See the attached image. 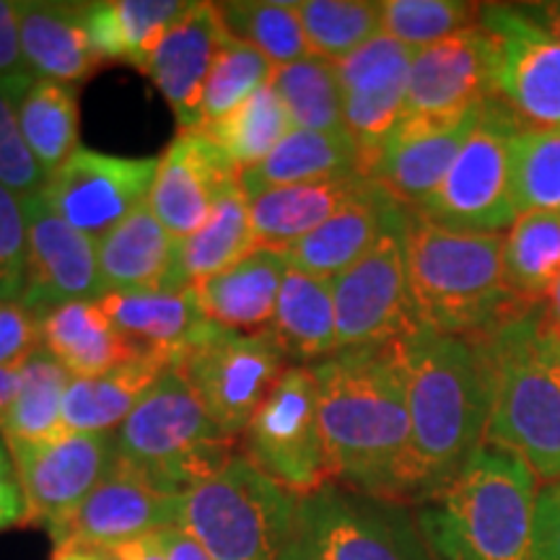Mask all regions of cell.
Here are the masks:
<instances>
[{"mask_svg": "<svg viewBox=\"0 0 560 560\" xmlns=\"http://www.w3.org/2000/svg\"><path fill=\"white\" fill-rule=\"evenodd\" d=\"M21 50L34 81L73 86L86 81L100 62L91 55L83 30V3L24 0L21 3Z\"/></svg>", "mask_w": 560, "mask_h": 560, "instance_id": "obj_28", "label": "cell"}, {"mask_svg": "<svg viewBox=\"0 0 560 560\" xmlns=\"http://www.w3.org/2000/svg\"><path fill=\"white\" fill-rule=\"evenodd\" d=\"M412 55L416 50L392 39L389 34H376L361 50L335 62L342 125L359 145L366 174L384 138L405 117Z\"/></svg>", "mask_w": 560, "mask_h": 560, "instance_id": "obj_17", "label": "cell"}, {"mask_svg": "<svg viewBox=\"0 0 560 560\" xmlns=\"http://www.w3.org/2000/svg\"><path fill=\"white\" fill-rule=\"evenodd\" d=\"M532 558L560 560V480L537 488Z\"/></svg>", "mask_w": 560, "mask_h": 560, "instance_id": "obj_48", "label": "cell"}, {"mask_svg": "<svg viewBox=\"0 0 560 560\" xmlns=\"http://www.w3.org/2000/svg\"><path fill=\"white\" fill-rule=\"evenodd\" d=\"M37 350L39 314L21 299H0V369H21Z\"/></svg>", "mask_w": 560, "mask_h": 560, "instance_id": "obj_47", "label": "cell"}, {"mask_svg": "<svg viewBox=\"0 0 560 560\" xmlns=\"http://www.w3.org/2000/svg\"><path fill=\"white\" fill-rule=\"evenodd\" d=\"M26 240V285L21 301L42 314L66 301H102L107 296L100 270L96 242L62 221L47 206L42 192L24 198Z\"/></svg>", "mask_w": 560, "mask_h": 560, "instance_id": "obj_18", "label": "cell"}, {"mask_svg": "<svg viewBox=\"0 0 560 560\" xmlns=\"http://www.w3.org/2000/svg\"><path fill=\"white\" fill-rule=\"evenodd\" d=\"M177 495H164L115 462L112 472L55 532V548H122L174 527Z\"/></svg>", "mask_w": 560, "mask_h": 560, "instance_id": "obj_20", "label": "cell"}, {"mask_svg": "<svg viewBox=\"0 0 560 560\" xmlns=\"http://www.w3.org/2000/svg\"><path fill=\"white\" fill-rule=\"evenodd\" d=\"M495 96V39L480 24L412 55L405 115H452Z\"/></svg>", "mask_w": 560, "mask_h": 560, "instance_id": "obj_21", "label": "cell"}, {"mask_svg": "<svg viewBox=\"0 0 560 560\" xmlns=\"http://www.w3.org/2000/svg\"><path fill=\"white\" fill-rule=\"evenodd\" d=\"M369 185L371 177L366 174H350V177L272 187L252 195L249 215L257 247L289 252L293 244L330 221L350 200L359 198Z\"/></svg>", "mask_w": 560, "mask_h": 560, "instance_id": "obj_26", "label": "cell"}, {"mask_svg": "<svg viewBox=\"0 0 560 560\" xmlns=\"http://www.w3.org/2000/svg\"><path fill=\"white\" fill-rule=\"evenodd\" d=\"M172 369L198 397L208 418L226 436L242 441L249 420L289 366L270 330L234 332L210 325Z\"/></svg>", "mask_w": 560, "mask_h": 560, "instance_id": "obj_9", "label": "cell"}, {"mask_svg": "<svg viewBox=\"0 0 560 560\" xmlns=\"http://www.w3.org/2000/svg\"><path fill=\"white\" fill-rule=\"evenodd\" d=\"M482 104L452 115H405L371 159L369 177L416 213L446 177Z\"/></svg>", "mask_w": 560, "mask_h": 560, "instance_id": "obj_16", "label": "cell"}, {"mask_svg": "<svg viewBox=\"0 0 560 560\" xmlns=\"http://www.w3.org/2000/svg\"><path fill=\"white\" fill-rule=\"evenodd\" d=\"M223 24L215 3H187L140 73L151 79L177 117L179 130L200 125L202 91L213 66Z\"/></svg>", "mask_w": 560, "mask_h": 560, "instance_id": "obj_22", "label": "cell"}, {"mask_svg": "<svg viewBox=\"0 0 560 560\" xmlns=\"http://www.w3.org/2000/svg\"><path fill=\"white\" fill-rule=\"evenodd\" d=\"M159 540L164 545L166 560H215L198 540H195V537H190L179 527L161 529Z\"/></svg>", "mask_w": 560, "mask_h": 560, "instance_id": "obj_51", "label": "cell"}, {"mask_svg": "<svg viewBox=\"0 0 560 560\" xmlns=\"http://www.w3.org/2000/svg\"><path fill=\"white\" fill-rule=\"evenodd\" d=\"M478 24L495 39V96L529 128H560V39L520 5H480Z\"/></svg>", "mask_w": 560, "mask_h": 560, "instance_id": "obj_14", "label": "cell"}, {"mask_svg": "<svg viewBox=\"0 0 560 560\" xmlns=\"http://www.w3.org/2000/svg\"><path fill=\"white\" fill-rule=\"evenodd\" d=\"M516 206L560 213V128L522 125L516 138Z\"/></svg>", "mask_w": 560, "mask_h": 560, "instance_id": "obj_44", "label": "cell"}, {"mask_svg": "<svg viewBox=\"0 0 560 560\" xmlns=\"http://www.w3.org/2000/svg\"><path fill=\"white\" fill-rule=\"evenodd\" d=\"M380 11L382 34L418 52L475 26L480 5L462 0H382Z\"/></svg>", "mask_w": 560, "mask_h": 560, "instance_id": "obj_43", "label": "cell"}, {"mask_svg": "<svg viewBox=\"0 0 560 560\" xmlns=\"http://www.w3.org/2000/svg\"><path fill=\"white\" fill-rule=\"evenodd\" d=\"M408 213V208H402L382 185L371 179L359 198L350 200L330 221L293 244L285 257L291 268L332 280L374 249L384 234L405 226Z\"/></svg>", "mask_w": 560, "mask_h": 560, "instance_id": "obj_23", "label": "cell"}, {"mask_svg": "<svg viewBox=\"0 0 560 560\" xmlns=\"http://www.w3.org/2000/svg\"><path fill=\"white\" fill-rule=\"evenodd\" d=\"M170 369L172 361L166 355L138 353L94 380H70L62 425L75 433H115Z\"/></svg>", "mask_w": 560, "mask_h": 560, "instance_id": "obj_31", "label": "cell"}, {"mask_svg": "<svg viewBox=\"0 0 560 560\" xmlns=\"http://www.w3.org/2000/svg\"><path fill=\"white\" fill-rule=\"evenodd\" d=\"M96 560H128L122 548H104V550H94Z\"/></svg>", "mask_w": 560, "mask_h": 560, "instance_id": "obj_58", "label": "cell"}, {"mask_svg": "<svg viewBox=\"0 0 560 560\" xmlns=\"http://www.w3.org/2000/svg\"><path fill=\"white\" fill-rule=\"evenodd\" d=\"M26 240L24 198L0 185V299H21L26 285Z\"/></svg>", "mask_w": 560, "mask_h": 560, "instance_id": "obj_46", "label": "cell"}, {"mask_svg": "<svg viewBox=\"0 0 560 560\" xmlns=\"http://www.w3.org/2000/svg\"><path fill=\"white\" fill-rule=\"evenodd\" d=\"M242 179L226 153L202 130H179L159 156L149 208L174 240L192 236L215 202Z\"/></svg>", "mask_w": 560, "mask_h": 560, "instance_id": "obj_19", "label": "cell"}, {"mask_svg": "<svg viewBox=\"0 0 560 560\" xmlns=\"http://www.w3.org/2000/svg\"><path fill=\"white\" fill-rule=\"evenodd\" d=\"M272 75H276V66L262 52H257L247 42L231 37L223 30L219 50H215L213 66H210L208 73L206 91H202L198 128L223 120L236 107H242L249 96L270 86Z\"/></svg>", "mask_w": 560, "mask_h": 560, "instance_id": "obj_42", "label": "cell"}, {"mask_svg": "<svg viewBox=\"0 0 560 560\" xmlns=\"http://www.w3.org/2000/svg\"><path fill=\"white\" fill-rule=\"evenodd\" d=\"M9 450H5V444H0V462H9Z\"/></svg>", "mask_w": 560, "mask_h": 560, "instance_id": "obj_59", "label": "cell"}, {"mask_svg": "<svg viewBox=\"0 0 560 560\" xmlns=\"http://www.w3.org/2000/svg\"><path fill=\"white\" fill-rule=\"evenodd\" d=\"M100 304L117 330L143 353L166 355L172 363L213 325L202 314L195 289L115 291Z\"/></svg>", "mask_w": 560, "mask_h": 560, "instance_id": "obj_24", "label": "cell"}, {"mask_svg": "<svg viewBox=\"0 0 560 560\" xmlns=\"http://www.w3.org/2000/svg\"><path fill=\"white\" fill-rule=\"evenodd\" d=\"M402 247L410 299L425 330L478 338L529 306L506 285L503 234L450 229L410 213Z\"/></svg>", "mask_w": 560, "mask_h": 560, "instance_id": "obj_3", "label": "cell"}, {"mask_svg": "<svg viewBox=\"0 0 560 560\" xmlns=\"http://www.w3.org/2000/svg\"><path fill=\"white\" fill-rule=\"evenodd\" d=\"M537 488L516 454L482 444L459 478L416 511L433 560H535Z\"/></svg>", "mask_w": 560, "mask_h": 560, "instance_id": "obj_5", "label": "cell"}, {"mask_svg": "<svg viewBox=\"0 0 560 560\" xmlns=\"http://www.w3.org/2000/svg\"><path fill=\"white\" fill-rule=\"evenodd\" d=\"M493 366L486 444L516 454L540 486L560 480V342L540 301L482 335Z\"/></svg>", "mask_w": 560, "mask_h": 560, "instance_id": "obj_4", "label": "cell"}, {"mask_svg": "<svg viewBox=\"0 0 560 560\" xmlns=\"http://www.w3.org/2000/svg\"><path fill=\"white\" fill-rule=\"evenodd\" d=\"M272 91L289 109L293 128L314 132H348L342 125L340 86L335 66L319 58H306L278 68Z\"/></svg>", "mask_w": 560, "mask_h": 560, "instance_id": "obj_41", "label": "cell"}, {"mask_svg": "<svg viewBox=\"0 0 560 560\" xmlns=\"http://www.w3.org/2000/svg\"><path fill=\"white\" fill-rule=\"evenodd\" d=\"M122 552L128 556V560H166L164 545L159 540V532L156 535L143 537V540L122 545Z\"/></svg>", "mask_w": 560, "mask_h": 560, "instance_id": "obj_54", "label": "cell"}, {"mask_svg": "<svg viewBox=\"0 0 560 560\" xmlns=\"http://www.w3.org/2000/svg\"><path fill=\"white\" fill-rule=\"evenodd\" d=\"M410 412L408 506L436 499L486 444L493 366L486 338L416 327L397 342Z\"/></svg>", "mask_w": 560, "mask_h": 560, "instance_id": "obj_2", "label": "cell"}, {"mask_svg": "<svg viewBox=\"0 0 560 560\" xmlns=\"http://www.w3.org/2000/svg\"><path fill=\"white\" fill-rule=\"evenodd\" d=\"M280 560H322V558L317 556V552H314L312 545L299 535L296 540H293L289 548H285V552L280 556Z\"/></svg>", "mask_w": 560, "mask_h": 560, "instance_id": "obj_56", "label": "cell"}, {"mask_svg": "<svg viewBox=\"0 0 560 560\" xmlns=\"http://www.w3.org/2000/svg\"><path fill=\"white\" fill-rule=\"evenodd\" d=\"M402 234L405 226L384 234L359 262L332 278L338 353L392 346L420 327L410 299Z\"/></svg>", "mask_w": 560, "mask_h": 560, "instance_id": "obj_13", "label": "cell"}, {"mask_svg": "<svg viewBox=\"0 0 560 560\" xmlns=\"http://www.w3.org/2000/svg\"><path fill=\"white\" fill-rule=\"evenodd\" d=\"M506 285L522 301H542L560 278V213H522L503 234Z\"/></svg>", "mask_w": 560, "mask_h": 560, "instance_id": "obj_37", "label": "cell"}, {"mask_svg": "<svg viewBox=\"0 0 560 560\" xmlns=\"http://www.w3.org/2000/svg\"><path fill=\"white\" fill-rule=\"evenodd\" d=\"M96 255L107 293L164 291L174 268L177 240L161 226L149 202H143L96 242Z\"/></svg>", "mask_w": 560, "mask_h": 560, "instance_id": "obj_30", "label": "cell"}, {"mask_svg": "<svg viewBox=\"0 0 560 560\" xmlns=\"http://www.w3.org/2000/svg\"><path fill=\"white\" fill-rule=\"evenodd\" d=\"M215 11H219L223 30L231 37L247 42L249 47L262 52L276 70L312 58L304 30H301L296 3L234 0V3H215Z\"/></svg>", "mask_w": 560, "mask_h": 560, "instance_id": "obj_39", "label": "cell"}, {"mask_svg": "<svg viewBox=\"0 0 560 560\" xmlns=\"http://www.w3.org/2000/svg\"><path fill=\"white\" fill-rule=\"evenodd\" d=\"M296 13L312 58L332 66L382 34L380 3L369 0H304Z\"/></svg>", "mask_w": 560, "mask_h": 560, "instance_id": "obj_40", "label": "cell"}, {"mask_svg": "<svg viewBox=\"0 0 560 560\" xmlns=\"http://www.w3.org/2000/svg\"><path fill=\"white\" fill-rule=\"evenodd\" d=\"M366 174L359 145L348 132H314L293 128L262 164L242 172L244 192L260 195L272 187L304 185ZM369 177V174H366Z\"/></svg>", "mask_w": 560, "mask_h": 560, "instance_id": "obj_33", "label": "cell"}, {"mask_svg": "<svg viewBox=\"0 0 560 560\" xmlns=\"http://www.w3.org/2000/svg\"><path fill=\"white\" fill-rule=\"evenodd\" d=\"M289 257L278 249H255L234 268L195 285L200 310L213 325L234 332H265L276 317L278 293Z\"/></svg>", "mask_w": 560, "mask_h": 560, "instance_id": "obj_27", "label": "cell"}, {"mask_svg": "<svg viewBox=\"0 0 560 560\" xmlns=\"http://www.w3.org/2000/svg\"><path fill=\"white\" fill-rule=\"evenodd\" d=\"M332 486L408 506L410 412L397 342L312 363Z\"/></svg>", "mask_w": 560, "mask_h": 560, "instance_id": "obj_1", "label": "cell"}, {"mask_svg": "<svg viewBox=\"0 0 560 560\" xmlns=\"http://www.w3.org/2000/svg\"><path fill=\"white\" fill-rule=\"evenodd\" d=\"M52 560H96L94 550L83 548H55Z\"/></svg>", "mask_w": 560, "mask_h": 560, "instance_id": "obj_57", "label": "cell"}, {"mask_svg": "<svg viewBox=\"0 0 560 560\" xmlns=\"http://www.w3.org/2000/svg\"><path fill=\"white\" fill-rule=\"evenodd\" d=\"M520 11L540 24L545 32L560 39V0H545V3H520Z\"/></svg>", "mask_w": 560, "mask_h": 560, "instance_id": "obj_52", "label": "cell"}, {"mask_svg": "<svg viewBox=\"0 0 560 560\" xmlns=\"http://www.w3.org/2000/svg\"><path fill=\"white\" fill-rule=\"evenodd\" d=\"M185 9V0L83 3V30H86L91 55L100 66L125 62V66L143 70Z\"/></svg>", "mask_w": 560, "mask_h": 560, "instance_id": "obj_29", "label": "cell"}, {"mask_svg": "<svg viewBox=\"0 0 560 560\" xmlns=\"http://www.w3.org/2000/svg\"><path fill=\"white\" fill-rule=\"evenodd\" d=\"M117 465L164 495H182L234 457L226 436L198 397L170 369L115 431Z\"/></svg>", "mask_w": 560, "mask_h": 560, "instance_id": "obj_7", "label": "cell"}, {"mask_svg": "<svg viewBox=\"0 0 560 560\" xmlns=\"http://www.w3.org/2000/svg\"><path fill=\"white\" fill-rule=\"evenodd\" d=\"M242 454L301 499L330 486L319 431L317 384L310 366L283 371L268 400L249 420L242 436Z\"/></svg>", "mask_w": 560, "mask_h": 560, "instance_id": "obj_10", "label": "cell"}, {"mask_svg": "<svg viewBox=\"0 0 560 560\" xmlns=\"http://www.w3.org/2000/svg\"><path fill=\"white\" fill-rule=\"evenodd\" d=\"M195 130L206 132L242 174L262 164L293 130V122L272 86H265L223 120Z\"/></svg>", "mask_w": 560, "mask_h": 560, "instance_id": "obj_38", "label": "cell"}, {"mask_svg": "<svg viewBox=\"0 0 560 560\" xmlns=\"http://www.w3.org/2000/svg\"><path fill=\"white\" fill-rule=\"evenodd\" d=\"M19 387V369H0V416L9 408Z\"/></svg>", "mask_w": 560, "mask_h": 560, "instance_id": "obj_55", "label": "cell"}, {"mask_svg": "<svg viewBox=\"0 0 560 560\" xmlns=\"http://www.w3.org/2000/svg\"><path fill=\"white\" fill-rule=\"evenodd\" d=\"M32 79L21 50V3L0 0V81Z\"/></svg>", "mask_w": 560, "mask_h": 560, "instance_id": "obj_49", "label": "cell"}, {"mask_svg": "<svg viewBox=\"0 0 560 560\" xmlns=\"http://www.w3.org/2000/svg\"><path fill=\"white\" fill-rule=\"evenodd\" d=\"M159 159H128L81 149L42 187V198L62 221L100 242L109 229L149 202Z\"/></svg>", "mask_w": 560, "mask_h": 560, "instance_id": "obj_15", "label": "cell"}, {"mask_svg": "<svg viewBox=\"0 0 560 560\" xmlns=\"http://www.w3.org/2000/svg\"><path fill=\"white\" fill-rule=\"evenodd\" d=\"M42 350L70 380H94L143 353L107 317L100 301H66L39 314Z\"/></svg>", "mask_w": 560, "mask_h": 560, "instance_id": "obj_25", "label": "cell"}, {"mask_svg": "<svg viewBox=\"0 0 560 560\" xmlns=\"http://www.w3.org/2000/svg\"><path fill=\"white\" fill-rule=\"evenodd\" d=\"M270 335L285 359L319 363L338 353L332 280L289 265L278 293L276 317L270 322Z\"/></svg>", "mask_w": 560, "mask_h": 560, "instance_id": "obj_34", "label": "cell"}, {"mask_svg": "<svg viewBox=\"0 0 560 560\" xmlns=\"http://www.w3.org/2000/svg\"><path fill=\"white\" fill-rule=\"evenodd\" d=\"M5 450L24 493L26 524L50 537L117 462L115 433L66 431L47 441H9Z\"/></svg>", "mask_w": 560, "mask_h": 560, "instance_id": "obj_12", "label": "cell"}, {"mask_svg": "<svg viewBox=\"0 0 560 560\" xmlns=\"http://www.w3.org/2000/svg\"><path fill=\"white\" fill-rule=\"evenodd\" d=\"M34 79L0 81V185L16 192L19 198H32L42 192L47 174L26 145L19 125V100Z\"/></svg>", "mask_w": 560, "mask_h": 560, "instance_id": "obj_45", "label": "cell"}, {"mask_svg": "<svg viewBox=\"0 0 560 560\" xmlns=\"http://www.w3.org/2000/svg\"><path fill=\"white\" fill-rule=\"evenodd\" d=\"M70 374L47 350H37L19 369L16 395L0 416V436L9 441H47L66 433L62 402Z\"/></svg>", "mask_w": 560, "mask_h": 560, "instance_id": "obj_36", "label": "cell"}, {"mask_svg": "<svg viewBox=\"0 0 560 560\" xmlns=\"http://www.w3.org/2000/svg\"><path fill=\"white\" fill-rule=\"evenodd\" d=\"M19 125L47 177L81 149L79 96L66 83L32 81L19 100Z\"/></svg>", "mask_w": 560, "mask_h": 560, "instance_id": "obj_35", "label": "cell"}, {"mask_svg": "<svg viewBox=\"0 0 560 560\" xmlns=\"http://www.w3.org/2000/svg\"><path fill=\"white\" fill-rule=\"evenodd\" d=\"M257 247L252 231L249 195L244 192L242 179L215 202L210 219L192 236L177 242L174 268L164 291L195 289L219 272L234 268Z\"/></svg>", "mask_w": 560, "mask_h": 560, "instance_id": "obj_32", "label": "cell"}, {"mask_svg": "<svg viewBox=\"0 0 560 560\" xmlns=\"http://www.w3.org/2000/svg\"><path fill=\"white\" fill-rule=\"evenodd\" d=\"M301 537L322 560H433L410 506L332 482L301 501Z\"/></svg>", "mask_w": 560, "mask_h": 560, "instance_id": "obj_11", "label": "cell"}, {"mask_svg": "<svg viewBox=\"0 0 560 560\" xmlns=\"http://www.w3.org/2000/svg\"><path fill=\"white\" fill-rule=\"evenodd\" d=\"M522 120L490 96L436 192L416 213L441 226L503 234L520 219L516 138Z\"/></svg>", "mask_w": 560, "mask_h": 560, "instance_id": "obj_8", "label": "cell"}, {"mask_svg": "<svg viewBox=\"0 0 560 560\" xmlns=\"http://www.w3.org/2000/svg\"><path fill=\"white\" fill-rule=\"evenodd\" d=\"M301 501L234 454L219 472L177 495L174 527L215 560H280L301 535Z\"/></svg>", "mask_w": 560, "mask_h": 560, "instance_id": "obj_6", "label": "cell"}, {"mask_svg": "<svg viewBox=\"0 0 560 560\" xmlns=\"http://www.w3.org/2000/svg\"><path fill=\"white\" fill-rule=\"evenodd\" d=\"M26 524V503L11 459L0 462V532Z\"/></svg>", "mask_w": 560, "mask_h": 560, "instance_id": "obj_50", "label": "cell"}, {"mask_svg": "<svg viewBox=\"0 0 560 560\" xmlns=\"http://www.w3.org/2000/svg\"><path fill=\"white\" fill-rule=\"evenodd\" d=\"M542 322L548 327V332L560 342V278L550 285V291L545 293L540 301Z\"/></svg>", "mask_w": 560, "mask_h": 560, "instance_id": "obj_53", "label": "cell"}]
</instances>
